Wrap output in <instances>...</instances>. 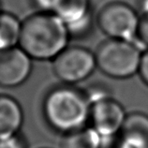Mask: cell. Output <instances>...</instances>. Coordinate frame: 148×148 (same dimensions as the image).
Listing matches in <instances>:
<instances>
[{
  "mask_svg": "<svg viewBox=\"0 0 148 148\" xmlns=\"http://www.w3.org/2000/svg\"><path fill=\"white\" fill-rule=\"evenodd\" d=\"M97 23L100 30L110 38L134 42L140 47L143 46L138 38L140 17L127 4L112 2L105 5L99 10Z\"/></svg>",
  "mask_w": 148,
  "mask_h": 148,
  "instance_id": "277c9868",
  "label": "cell"
},
{
  "mask_svg": "<svg viewBox=\"0 0 148 148\" xmlns=\"http://www.w3.org/2000/svg\"><path fill=\"white\" fill-rule=\"evenodd\" d=\"M21 29L22 22L14 14L0 11V53L17 47Z\"/></svg>",
  "mask_w": 148,
  "mask_h": 148,
  "instance_id": "30bf717a",
  "label": "cell"
},
{
  "mask_svg": "<svg viewBox=\"0 0 148 148\" xmlns=\"http://www.w3.org/2000/svg\"><path fill=\"white\" fill-rule=\"evenodd\" d=\"M0 148H27L25 139L20 134L0 140Z\"/></svg>",
  "mask_w": 148,
  "mask_h": 148,
  "instance_id": "4fadbf2b",
  "label": "cell"
},
{
  "mask_svg": "<svg viewBox=\"0 0 148 148\" xmlns=\"http://www.w3.org/2000/svg\"><path fill=\"white\" fill-rule=\"evenodd\" d=\"M138 73L140 74L143 83L148 85V49L142 54Z\"/></svg>",
  "mask_w": 148,
  "mask_h": 148,
  "instance_id": "2e32d148",
  "label": "cell"
},
{
  "mask_svg": "<svg viewBox=\"0 0 148 148\" xmlns=\"http://www.w3.org/2000/svg\"><path fill=\"white\" fill-rule=\"evenodd\" d=\"M103 140L92 127L65 134L60 148H102Z\"/></svg>",
  "mask_w": 148,
  "mask_h": 148,
  "instance_id": "8fae6325",
  "label": "cell"
},
{
  "mask_svg": "<svg viewBox=\"0 0 148 148\" xmlns=\"http://www.w3.org/2000/svg\"><path fill=\"white\" fill-rule=\"evenodd\" d=\"M67 25L53 12L40 11L22 22L19 47L35 60H53L68 47Z\"/></svg>",
  "mask_w": 148,
  "mask_h": 148,
  "instance_id": "6da1fadb",
  "label": "cell"
},
{
  "mask_svg": "<svg viewBox=\"0 0 148 148\" xmlns=\"http://www.w3.org/2000/svg\"><path fill=\"white\" fill-rule=\"evenodd\" d=\"M53 13L69 26L92 16L89 0H58Z\"/></svg>",
  "mask_w": 148,
  "mask_h": 148,
  "instance_id": "9c48e42d",
  "label": "cell"
},
{
  "mask_svg": "<svg viewBox=\"0 0 148 148\" xmlns=\"http://www.w3.org/2000/svg\"><path fill=\"white\" fill-rule=\"evenodd\" d=\"M119 135L138 139L148 146V115L140 112L127 114Z\"/></svg>",
  "mask_w": 148,
  "mask_h": 148,
  "instance_id": "7c38bea8",
  "label": "cell"
},
{
  "mask_svg": "<svg viewBox=\"0 0 148 148\" xmlns=\"http://www.w3.org/2000/svg\"><path fill=\"white\" fill-rule=\"evenodd\" d=\"M36 6L44 12H53L58 0H34Z\"/></svg>",
  "mask_w": 148,
  "mask_h": 148,
  "instance_id": "e0dca14e",
  "label": "cell"
},
{
  "mask_svg": "<svg viewBox=\"0 0 148 148\" xmlns=\"http://www.w3.org/2000/svg\"><path fill=\"white\" fill-rule=\"evenodd\" d=\"M138 38L147 50L148 49V13L143 14L142 17H140Z\"/></svg>",
  "mask_w": 148,
  "mask_h": 148,
  "instance_id": "5bb4252c",
  "label": "cell"
},
{
  "mask_svg": "<svg viewBox=\"0 0 148 148\" xmlns=\"http://www.w3.org/2000/svg\"><path fill=\"white\" fill-rule=\"evenodd\" d=\"M96 68L95 53L80 46H68L53 60L54 75L69 85L86 80L92 75Z\"/></svg>",
  "mask_w": 148,
  "mask_h": 148,
  "instance_id": "5b68a950",
  "label": "cell"
},
{
  "mask_svg": "<svg viewBox=\"0 0 148 148\" xmlns=\"http://www.w3.org/2000/svg\"><path fill=\"white\" fill-rule=\"evenodd\" d=\"M32 58L19 46L0 53V86L17 87L32 72Z\"/></svg>",
  "mask_w": 148,
  "mask_h": 148,
  "instance_id": "52a82bcc",
  "label": "cell"
},
{
  "mask_svg": "<svg viewBox=\"0 0 148 148\" xmlns=\"http://www.w3.org/2000/svg\"><path fill=\"white\" fill-rule=\"evenodd\" d=\"M116 148H148V146L138 139L127 137V136H120Z\"/></svg>",
  "mask_w": 148,
  "mask_h": 148,
  "instance_id": "9a60e30c",
  "label": "cell"
},
{
  "mask_svg": "<svg viewBox=\"0 0 148 148\" xmlns=\"http://www.w3.org/2000/svg\"><path fill=\"white\" fill-rule=\"evenodd\" d=\"M127 114L124 107L112 97H108L91 105V127L100 135L103 145L120 134Z\"/></svg>",
  "mask_w": 148,
  "mask_h": 148,
  "instance_id": "8992f818",
  "label": "cell"
},
{
  "mask_svg": "<svg viewBox=\"0 0 148 148\" xmlns=\"http://www.w3.org/2000/svg\"><path fill=\"white\" fill-rule=\"evenodd\" d=\"M143 53L134 42L110 38L96 51L97 68L114 79H127L138 73Z\"/></svg>",
  "mask_w": 148,
  "mask_h": 148,
  "instance_id": "3957f363",
  "label": "cell"
},
{
  "mask_svg": "<svg viewBox=\"0 0 148 148\" xmlns=\"http://www.w3.org/2000/svg\"><path fill=\"white\" fill-rule=\"evenodd\" d=\"M23 122L21 104L12 97L0 94V140L18 134Z\"/></svg>",
  "mask_w": 148,
  "mask_h": 148,
  "instance_id": "ba28073f",
  "label": "cell"
},
{
  "mask_svg": "<svg viewBox=\"0 0 148 148\" xmlns=\"http://www.w3.org/2000/svg\"><path fill=\"white\" fill-rule=\"evenodd\" d=\"M42 111L46 122L53 130L69 134L85 127L90 119L91 104L84 91L65 84L47 93Z\"/></svg>",
  "mask_w": 148,
  "mask_h": 148,
  "instance_id": "7a4b0ae2",
  "label": "cell"
},
{
  "mask_svg": "<svg viewBox=\"0 0 148 148\" xmlns=\"http://www.w3.org/2000/svg\"><path fill=\"white\" fill-rule=\"evenodd\" d=\"M140 9L142 10V15L148 13V0H141L140 1Z\"/></svg>",
  "mask_w": 148,
  "mask_h": 148,
  "instance_id": "ac0fdd59",
  "label": "cell"
}]
</instances>
